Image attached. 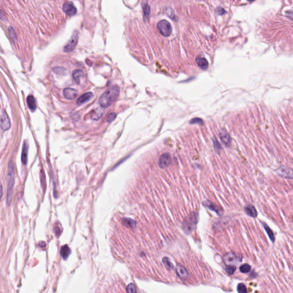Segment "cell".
<instances>
[{
    "label": "cell",
    "instance_id": "4dcf8cb0",
    "mask_svg": "<svg viewBox=\"0 0 293 293\" xmlns=\"http://www.w3.org/2000/svg\"><path fill=\"white\" fill-rule=\"evenodd\" d=\"M127 293H137L136 288L133 283H130L127 287Z\"/></svg>",
    "mask_w": 293,
    "mask_h": 293
},
{
    "label": "cell",
    "instance_id": "9a60e30c",
    "mask_svg": "<svg viewBox=\"0 0 293 293\" xmlns=\"http://www.w3.org/2000/svg\"><path fill=\"white\" fill-rule=\"evenodd\" d=\"M245 212L249 217L256 218L258 216V213L255 207L252 205H246L244 208Z\"/></svg>",
    "mask_w": 293,
    "mask_h": 293
},
{
    "label": "cell",
    "instance_id": "7402d4cb",
    "mask_svg": "<svg viewBox=\"0 0 293 293\" xmlns=\"http://www.w3.org/2000/svg\"><path fill=\"white\" fill-rule=\"evenodd\" d=\"M262 225H263V226L265 229V231H266V233L267 234L268 236H269L270 240L271 241V242L274 243L275 241V235L274 234V233H273V231L271 230V229H270L269 227V226L267 225L266 223L265 222H262Z\"/></svg>",
    "mask_w": 293,
    "mask_h": 293
},
{
    "label": "cell",
    "instance_id": "e0dca14e",
    "mask_svg": "<svg viewBox=\"0 0 293 293\" xmlns=\"http://www.w3.org/2000/svg\"><path fill=\"white\" fill-rule=\"evenodd\" d=\"M196 63L197 65L203 70H206L209 67V63L203 57H197L196 59Z\"/></svg>",
    "mask_w": 293,
    "mask_h": 293
},
{
    "label": "cell",
    "instance_id": "8fae6325",
    "mask_svg": "<svg viewBox=\"0 0 293 293\" xmlns=\"http://www.w3.org/2000/svg\"><path fill=\"white\" fill-rule=\"evenodd\" d=\"M219 136L221 138V141L226 147H229L231 146L232 140L230 135H229V133L227 132V131L226 129H223L221 130V132L219 133Z\"/></svg>",
    "mask_w": 293,
    "mask_h": 293
},
{
    "label": "cell",
    "instance_id": "f546056e",
    "mask_svg": "<svg viewBox=\"0 0 293 293\" xmlns=\"http://www.w3.org/2000/svg\"><path fill=\"white\" fill-rule=\"evenodd\" d=\"M163 262L168 269H169V270H172V269H173V265L171 262V261L168 258H167V257L163 258Z\"/></svg>",
    "mask_w": 293,
    "mask_h": 293
},
{
    "label": "cell",
    "instance_id": "3957f363",
    "mask_svg": "<svg viewBox=\"0 0 293 293\" xmlns=\"http://www.w3.org/2000/svg\"><path fill=\"white\" fill-rule=\"evenodd\" d=\"M14 185V165L12 161H10L9 164L8 181V189H7V204L10 205L11 197L12 195L13 189Z\"/></svg>",
    "mask_w": 293,
    "mask_h": 293
},
{
    "label": "cell",
    "instance_id": "52a82bcc",
    "mask_svg": "<svg viewBox=\"0 0 293 293\" xmlns=\"http://www.w3.org/2000/svg\"><path fill=\"white\" fill-rule=\"evenodd\" d=\"M77 40H78V33L77 32H75L73 33V35H72V38L71 39V40L68 43V44L65 45L64 47V50L65 52H72L76 45Z\"/></svg>",
    "mask_w": 293,
    "mask_h": 293
},
{
    "label": "cell",
    "instance_id": "484cf974",
    "mask_svg": "<svg viewBox=\"0 0 293 293\" xmlns=\"http://www.w3.org/2000/svg\"><path fill=\"white\" fill-rule=\"evenodd\" d=\"M142 8H143V12H144V14L145 17H149L150 15V7L149 6V4L146 2H143L142 4Z\"/></svg>",
    "mask_w": 293,
    "mask_h": 293
},
{
    "label": "cell",
    "instance_id": "603a6c76",
    "mask_svg": "<svg viewBox=\"0 0 293 293\" xmlns=\"http://www.w3.org/2000/svg\"><path fill=\"white\" fill-rule=\"evenodd\" d=\"M72 76L74 80L76 81V83H77V84H79L81 78L84 76V73L82 71L79 69L75 70L73 72Z\"/></svg>",
    "mask_w": 293,
    "mask_h": 293
},
{
    "label": "cell",
    "instance_id": "7c38bea8",
    "mask_svg": "<svg viewBox=\"0 0 293 293\" xmlns=\"http://www.w3.org/2000/svg\"><path fill=\"white\" fill-rule=\"evenodd\" d=\"M10 121L8 114L4 111L1 117V127L3 131H6L10 128Z\"/></svg>",
    "mask_w": 293,
    "mask_h": 293
},
{
    "label": "cell",
    "instance_id": "5bb4252c",
    "mask_svg": "<svg viewBox=\"0 0 293 293\" xmlns=\"http://www.w3.org/2000/svg\"><path fill=\"white\" fill-rule=\"evenodd\" d=\"M63 94L65 97L68 100H73L77 95V92L75 89L71 88H66L63 91Z\"/></svg>",
    "mask_w": 293,
    "mask_h": 293
},
{
    "label": "cell",
    "instance_id": "8992f818",
    "mask_svg": "<svg viewBox=\"0 0 293 293\" xmlns=\"http://www.w3.org/2000/svg\"><path fill=\"white\" fill-rule=\"evenodd\" d=\"M275 173L281 177L285 179H293V171L291 169L284 167H281L275 170Z\"/></svg>",
    "mask_w": 293,
    "mask_h": 293
},
{
    "label": "cell",
    "instance_id": "6da1fadb",
    "mask_svg": "<svg viewBox=\"0 0 293 293\" xmlns=\"http://www.w3.org/2000/svg\"><path fill=\"white\" fill-rule=\"evenodd\" d=\"M120 88L117 85L107 89L103 93L100 99L99 104L102 108H105L111 106L116 101L119 95Z\"/></svg>",
    "mask_w": 293,
    "mask_h": 293
},
{
    "label": "cell",
    "instance_id": "83f0119b",
    "mask_svg": "<svg viewBox=\"0 0 293 293\" xmlns=\"http://www.w3.org/2000/svg\"><path fill=\"white\" fill-rule=\"evenodd\" d=\"M236 270V267L232 265H226L225 267V271L229 275H233Z\"/></svg>",
    "mask_w": 293,
    "mask_h": 293
},
{
    "label": "cell",
    "instance_id": "d4e9b609",
    "mask_svg": "<svg viewBox=\"0 0 293 293\" xmlns=\"http://www.w3.org/2000/svg\"><path fill=\"white\" fill-rule=\"evenodd\" d=\"M123 223L125 226H128L129 227L134 229L136 226V223L135 221L133 219H129V218H124L123 219Z\"/></svg>",
    "mask_w": 293,
    "mask_h": 293
},
{
    "label": "cell",
    "instance_id": "9c48e42d",
    "mask_svg": "<svg viewBox=\"0 0 293 293\" xmlns=\"http://www.w3.org/2000/svg\"><path fill=\"white\" fill-rule=\"evenodd\" d=\"M172 161L171 156L169 153H165L161 156L159 160V166L161 169L168 167Z\"/></svg>",
    "mask_w": 293,
    "mask_h": 293
},
{
    "label": "cell",
    "instance_id": "d6986e66",
    "mask_svg": "<svg viewBox=\"0 0 293 293\" xmlns=\"http://www.w3.org/2000/svg\"><path fill=\"white\" fill-rule=\"evenodd\" d=\"M93 96V94L92 92H87L83 95L81 96L77 100V104L81 105L82 104H84L85 103L90 100Z\"/></svg>",
    "mask_w": 293,
    "mask_h": 293
},
{
    "label": "cell",
    "instance_id": "4fadbf2b",
    "mask_svg": "<svg viewBox=\"0 0 293 293\" xmlns=\"http://www.w3.org/2000/svg\"><path fill=\"white\" fill-rule=\"evenodd\" d=\"M176 271H177V275L179 277V278H181V279H186L189 277L188 270L183 265H177Z\"/></svg>",
    "mask_w": 293,
    "mask_h": 293
},
{
    "label": "cell",
    "instance_id": "e575fe53",
    "mask_svg": "<svg viewBox=\"0 0 293 293\" xmlns=\"http://www.w3.org/2000/svg\"><path fill=\"white\" fill-rule=\"evenodd\" d=\"M61 232H62V230L60 226H56L55 227V233L56 234L57 237H59L61 234Z\"/></svg>",
    "mask_w": 293,
    "mask_h": 293
},
{
    "label": "cell",
    "instance_id": "f1b7e54d",
    "mask_svg": "<svg viewBox=\"0 0 293 293\" xmlns=\"http://www.w3.org/2000/svg\"><path fill=\"white\" fill-rule=\"evenodd\" d=\"M251 269V267L247 263H245L243 265H241L240 266V268H239L241 272L243 273H249Z\"/></svg>",
    "mask_w": 293,
    "mask_h": 293
},
{
    "label": "cell",
    "instance_id": "277c9868",
    "mask_svg": "<svg viewBox=\"0 0 293 293\" xmlns=\"http://www.w3.org/2000/svg\"><path fill=\"white\" fill-rule=\"evenodd\" d=\"M157 27L161 34L165 37H169L172 33V27L169 21L162 20L158 22Z\"/></svg>",
    "mask_w": 293,
    "mask_h": 293
},
{
    "label": "cell",
    "instance_id": "74e56055",
    "mask_svg": "<svg viewBox=\"0 0 293 293\" xmlns=\"http://www.w3.org/2000/svg\"><path fill=\"white\" fill-rule=\"evenodd\" d=\"M40 246L41 247H45V242H40Z\"/></svg>",
    "mask_w": 293,
    "mask_h": 293
},
{
    "label": "cell",
    "instance_id": "7a4b0ae2",
    "mask_svg": "<svg viewBox=\"0 0 293 293\" xmlns=\"http://www.w3.org/2000/svg\"><path fill=\"white\" fill-rule=\"evenodd\" d=\"M199 221V214L193 212L185 218L182 223V229L187 235L193 232L197 229V224Z\"/></svg>",
    "mask_w": 293,
    "mask_h": 293
},
{
    "label": "cell",
    "instance_id": "ba28073f",
    "mask_svg": "<svg viewBox=\"0 0 293 293\" xmlns=\"http://www.w3.org/2000/svg\"><path fill=\"white\" fill-rule=\"evenodd\" d=\"M203 206L207 209L217 213L219 216H222L223 214V210L209 201H206L202 203Z\"/></svg>",
    "mask_w": 293,
    "mask_h": 293
},
{
    "label": "cell",
    "instance_id": "d590c367",
    "mask_svg": "<svg viewBox=\"0 0 293 293\" xmlns=\"http://www.w3.org/2000/svg\"><path fill=\"white\" fill-rule=\"evenodd\" d=\"M216 12L217 13V14L218 15H220V16H222L225 14V10L222 7H219V8H218L217 9V10H216Z\"/></svg>",
    "mask_w": 293,
    "mask_h": 293
},
{
    "label": "cell",
    "instance_id": "cb8c5ba5",
    "mask_svg": "<svg viewBox=\"0 0 293 293\" xmlns=\"http://www.w3.org/2000/svg\"><path fill=\"white\" fill-rule=\"evenodd\" d=\"M213 146H214V149L215 151L217 153H219L221 152V150L222 149V145L220 144V143L219 142V141L218 140L216 137L214 136L213 137Z\"/></svg>",
    "mask_w": 293,
    "mask_h": 293
},
{
    "label": "cell",
    "instance_id": "ac0fdd59",
    "mask_svg": "<svg viewBox=\"0 0 293 293\" xmlns=\"http://www.w3.org/2000/svg\"><path fill=\"white\" fill-rule=\"evenodd\" d=\"M104 112V109L103 108H98L93 109L92 111L91 112V117L92 120H97L100 118L101 117L103 116Z\"/></svg>",
    "mask_w": 293,
    "mask_h": 293
},
{
    "label": "cell",
    "instance_id": "d6a6232c",
    "mask_svg": "<svg viewBox=\"0 0 293 293\" xmlns=\"http://www.w3.org/2000/svg\"><path fill=\"white\" fill-rule=\"evenodd\" d=\"M117 115L115 113H110L108 115V116L107 117V121L109 122V123H111L112 122V121L114 120L116 117Z\"/></svg>",
    "mask_w": 293,
    "mask_h": 293
},
{
    "label": "cell",
    "instance_id": "836d02e7",
    "mask_svg": "<svg viewBox=\"0 0 293 293\" xmlns=\"http://www.w3.org/2000/svg\"><path fill=\"white\" fill-rule=\"evenodd\" d=\"M167 14L168 15V16L170 18H171V19H173V20H174L175 18V15L174 12H173L172 9H169L167 10Z\"/></svg>",
    "mask_w": 293,
    "mask_h": 293
},
{
    "label": "cell",
    "instance_id": "4316f807",
    "mask_svg": "<svg viewBox=\"0 0 293 293\" xmlns=\"http://www.w3.org/2000/svg\"><path fill=\"white\" fill-rule=\"evenodd\" d=\"M237 291L238 293H248L246 285L243 283H239L237 286Z\"/></svg>",
    "mask_w": 293,
    "mask_h": 293
},
{
    "label": "cell",
    "instance_id": "2e32d148",
    "mask_svg": "<svg viewBox=\"0 0 293 293\" xmlns=\"http://www.w3.org/2000/svg\"><path fill=\"white\" fill-rule=\"evenodd\" d=\"M28 144L26 141H25L21 154V161L23 165H26L28 161Z\"/></svg>",
    "mask_w": 293,
    "mask_h": 293
},
{
    "label": "cell",
    "instance_id": "8d00e7d4",
    "mask_svg": "<svg viewBox=\"0 0 293 293\" xmlns=\"http://www.w3.org/2000/svg\"><path fill=\"white\" fill-rule=\"evenodd\" d=\"M2 193H3V189H2V185L0 183V201H1V197H2Z\"/></svg>",
    "mask_w": 293,
    "mask_h": 293
},
{
    "label": "cell",
    "instance_id": "30bf717a",
    "mask_svg": "<svg viewBox=\"0 0 293 293\" xmlns=\"http://www.w3.org/2000/svg\"><path fill=\"white\" fill-rule=\"evenodd\" d=\"M63 10L67 15L73 16L77 13V9L72 2H66L63 5Z\"/></svg>",
    "mask_w": 293,
    "mask_h": 293
},
{
    "label": "cell",
    "instance_id": "1f68e13d",
    "mask_svg": "<svg viewBox=\"0 0 293 293\" xmlns=\"http://www.w3.org/2000/svg\"><path fill=\"white\" fill-rule=\"evenodd\" d=\"M189 123L191 124H197L202 125L203 124V121L201 118H193L190 120Z\"/></svg>",
    "mask_w": 293,
    "mask_h": 293
},
{
    "label": "cell",
    "instance_id": "ffe728a7",
    "mask_svg": "<svg viewBox=\"0 0 293 293\" xmlns=\"http://www.w3.org/2000/svg\"><path fill=\"white\" fill-rule=\"evenodd\" d=\"M27 104L29 109L33 112H34L36 109V100L35 97L32 95H29L27 97Z\"/></svg>",
    "mask_w": 293,
    "mask_h": 293
},
{
    "label": "cell",
    "instance_id": "5b68a950",
    "mask_svg": "<svg viewBox=\"0 0 293 293\" xmlns=\"http://www.w3.org/2000/svg\"><path fill=\"white\" fill-rule=\"evenodd\" d=\"M242 259V257L234 253H227L223 257L224 263L226 265L234 266L241 262Z\"/></svg>",
    "mask_w": 293,
    "mask_h": 293
},
{
    "label": "cell",
    "instance_id": "44dd1931",
    "mask_svg": "<svg viewBox=\"0 0 293 293\" xmlns=\"http://www.w3.org/2000/svg\"><path fill=\"white\" fill-rule=\"evenodd\" d=\"M71 249L67 245H64L63 246L61 249L60 254L61 255L63 259L66 260L68 258L69 255L71 254Z\"/></svg>",
    "mask_w": 293,
    "mask_h": 293
}]
</instances>
